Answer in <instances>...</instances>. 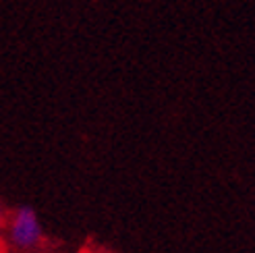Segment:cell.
<instances>
[{"instance_id": "cell-1", "label": "cell", "mask_w": 255, "mask_h": 253, "mask_svg": "<svg viewBox=\"0 0 255 253\" xmlns=\"http://www.w3.org/2000/svg\"><path fill=\"white\" fill-rule=\"evenodd\" d=\"M8 241L19 249H35L44 239L42 222L31 208H19L8 220Z\"/></svg>"}, {"instance_id": "cell-2", "label": "cell", "mask_w": 255, "mask_h": 253, "mask_svg": "<svg viewBox=\"0 0 255 253\" xmlns=\"http://www.w3.org/2000/svg\"><path fill=\"white\" fill-rule=\"evenodd\" d=\"M4 210H2V206H0V229H2V226H4Z\"/></svg>"}, {"instance_id": "cell-3", "label": "cell", "mask_w": 255, "mask_h": 253, "mask_svg": "<svg viewBox=\"0 0 255 253\" xmlns=\"http://www.w3.org/2000/svg\"><path fill=\"white\" fill-rule=\"evenodd\" d=\"M79 253H96V251H92V249H83V251H79Z\"/></svg>"}]
</instances>
